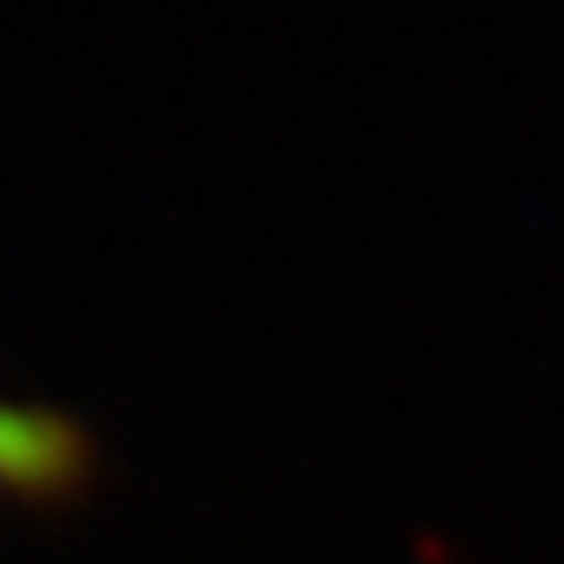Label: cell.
I'll return each mask as SVG.
<instances>
[{
    "mask_svg": "<svg viewBox=\"0 0 564 564\" xmlns=\"http://www.w3.org/2000/svg\"><path fill=\"white\" fill-rule=\"evenodd\" d=\"M100 444L74 413L0 398V507L58 512L95 491Z\"/></svg>",
    "mask_w": 564,
    "mask_h": 564,
    "instance_id": "6da1fadb",
    "label": "cell"
}]
</instances>
